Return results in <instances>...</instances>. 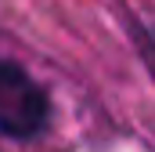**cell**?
Segmentation results:
<instances>
[{"instance_id": "1", "label": "cell", "mask_w": 155, "mask_h": 152, "mask_svg": "<svg viewBox=\"0 0 155 152\" xmlns=\"http://www.w3.org/2000/svg\"><path fill=\"white\" fill-rule=\"evenodd\" d=\"M47 127V94L15 62H0V130L11 138H33Z\"/></svg>"}]
</instances>
